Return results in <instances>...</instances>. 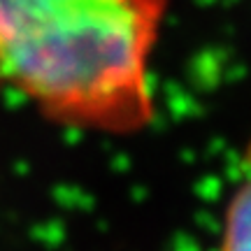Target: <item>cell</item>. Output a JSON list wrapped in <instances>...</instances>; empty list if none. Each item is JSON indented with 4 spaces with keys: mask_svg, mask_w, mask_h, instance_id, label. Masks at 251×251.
I'll use <instances>...</instances> for the list:
<instances>
[{
    "mask_svg": "<svg viewBox=\"0 0 251 251\" xmlns=\"http://www.w3.org/2000/svg\"><path fill=\"white\" fill-rule=\"evenodd\" d=\"M216 251H251V149L247 153V172L224 205Z\"/></svg>",
    "mask_w": 251,
    "mask_h": 251,
    "instance_id": "7a4b0ae2",
    "label": "cell"
},
{
    "mask_svg": "<svg viewBox=\"0 0 251 251\" xmlns=\"http://www.w3.org/2000/svg\"><path fill=\"white\" fill-rule=\"evenodd\" d=\"M168 12L170 0H0V91L70 130L142 133Z\"/></svg>",
    "mask_w": 251,
    "mask_h": 251,
    "instance_id": "6da1fadb",
    "label": "cell"
}]
</instances>
